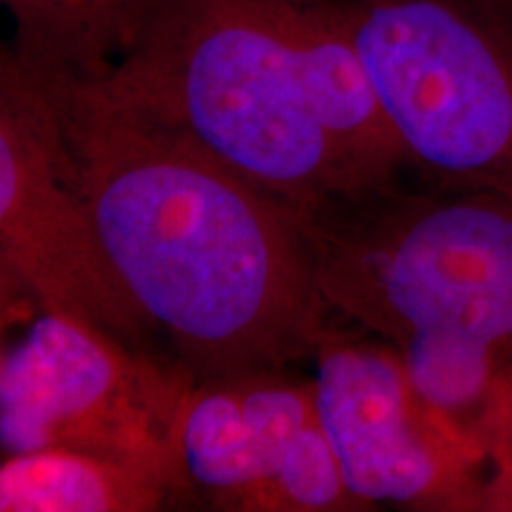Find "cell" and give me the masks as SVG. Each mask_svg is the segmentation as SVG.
I'll return each mask as SVG.
<instances>
[{
	"instance_id": "obj_1",
	"label": "cell",
	"mask_w": 512,
	"mask_h": 512,
	"mask_svg": "<svg viewBox=\"0 0 512 512\" xmlns=\"http://www.w3.org/2000/svg\"><path fill=\"white\" fill-rule=\"evenodd\" d=\"M36 69L107 254L178 361L202 380L311 356L330 316L299 211L107 74Z\"/></svg>"
},
{
	"instance_id": "obj_2",
	"label": "cell",
	"mask_w": 512,
	"mask_h": 512,
	"mask_svg": "<svg viewBox=\"0 0 512 512\" xmlns=\"http://www.w3.org/2000/svg\"><path fill=\"white\" fill-rule=\"evenodd\" d=\"M107 76L299 214L389 190L332 133L287 0H157Z\"/></svg>"
},
{
	"instance_id": "obj_3",
	"label": "cell",
	"mask_w": 512,
	"mask_h": 512,
	"mask_svg": "<svg viewBox=\"0 0 512 512\" xmlns=\"http://www.w3.org/2000/svg\"><path fill=\"white\" fill-rule=\"evenodd\" d=\"M330 318L392 347L512 358V197L396 188L299 214Z\"/></svg>"
},
{
	"instance_id": "obj_4",
	"label": "cell",
	"mask_w": 512,
	"mask_h": 512,
	"mask_svg": "<svg viewBox=\"0 0 512 512\" xmlns=\"http://www.w3.org/2000/svg\"><path fill=\"white\" fill-rule=\"evenodd\" d=\"M347 12L413 169L512 197V0H349Z\"/></svg>"
},
{
	"instance_id": "obj_5",
	"label": "cell",
	"mask_w": 512,
	"mask_h": 512,
	"mask_svg": "<svg viewBox=\"0 0 512 512\" xmlns=\"http://www.w3.org/2000/svg\"><path fill=\"white\" fill-rule=\"evenodd\" d=\"M195 382L178 358H157L41 311L3 351L0 446L5 456L43 448L98 453L152 467L192 491L183 422Z\"/></svg>"
},
{
	"instance_id": "obj_6",
	"label": "cell",
	"mask_w": 512,
	"mask_h": 512,
	"mask_svg": "<svg viewBox=\"0 0 512 512\" xmlns=\"http://www.w3.org/2000/svg\"><path fill=\"white\" fill-rule=\"evenodd\" d=\"M0 268L3 292L147 349L157 328L119 278L76 181L48 83L0 50Z\"/></svg>"
},
{
	"instance_id": "obj_7",
	"label": "cell",
	"mask_w": 512,
	"mask_h": 512,
	"mask_svg": "<svg viewBox=\"0 0 512 512\" xmlns=\"http://www.w3.org/2000/svg\"><path fill=\"white\" fill-rule=\"evenodd\" d=\"M311 358L325 434L370 510L484 512V448L427 406L392 344L328 318Z\"/></svg>"
},
{
	"instance_id": "obj_8",
	"label": "cell",
	"mask_w": 512,
	"mask_h": 512,
	"mask_svg": "<svg viewBox=\"0 0 512 512\" xmlns=\"http://www.w3.org/2000/svg\"><path fill=\"white\" fill-rule=\"evenodd\" d=\"M197 505L228 512L370 510L344 482L313 380L287 368L202 377L183 422Z\"/></svg>"
},
{
	"instance_id": "obj_9",
	"label": "cell",
	"mask_w": 512,
	"mask_h": 512,
	"mask_svg": "<svg viewBox=\"0 0 512 512\" xmlns=\"http://www.w3.org/2000/svg\"><path fill=\"white\" fill-rule=\"evenodd\" d=\"M192 503L195 494L174 477L98 453L43 448L0 465L3 512H155Z\"/></svg>"
},
{
	"instance_id": "obj_10",
	"label": "cell",
	"mask_w": 512,
	"mask_h": 512,
	"mask_svg": "<svg viewBox=\"0 0 512 512\" xmlns=\"http://www.w3.org/2000/svg\"><path fill=\"white\" fill-rule=\"evenodd\" d=\"M15 22L10 48L34 67L81 79L110 74L157 0H3Z\"/></svg>"
},
{
	"instance_id": "obj_11",
	"label": "cell",
	"mask_w": 512,
	"mask_h": 512,
	"mask_svg": "<svg viewBox=\"0 0 512 512\" xmlns=\"http://www.w3.org/2000/svg\"><path fill=\"white\" fill-rule=\"evenodd\" d=\"M477 437L486 456L484 512H512V358L498 370Z\"/></svg>"
},
{
	"instance_id": "obj_12",
	"label": "cell",
	"mask_w": 512,
	"mask_h": 512,
	"mask_svg": "<svg viewBox=\"0 0 512 512\" xmlns=\"http://www.w3.org/2000/svg\"><path fill=\"white\" fill-rule=\"evenodd\" d=\"M358 3H375V0H358Z\"/></svg>"
}]
</instances>
